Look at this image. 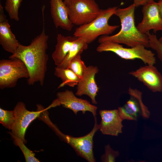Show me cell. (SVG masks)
<instances>
[{"instance_id": "obj_25", "label": "cell", "mask_w": 162, "mask_h": 162, "mask_svg": "<svg viewBox=\"0 0 162 162\" xmlns=\"http://www.w3.org/2000/svg\"><path fill=\"white\" fill-rule=\"evenodd\" d=\"M104 150V153L100 157L101 161L102 162H115L116 159L119 155V151L113 150L109 144L105 146Z\"/></svg>"}, {"instance_id": "obj_22", "label": "cell", "mask_w": 162, "mask_h": 162, "mask_svg": "<svg viewBox=\"0 0 162 162\" xmlns=\"http://www.w3.org/2000/svg\"><path fill=\"white\" fill-rule=\"evenodd\" d=\"M16 144L20 148L22 152L26 162H39V160L35 157V154L26 146L24 143L19 138L12 135Z\"/></svg>"}, {"instance_id": "obj_29", "label": "cell", "mask_w": 162, "mask_h": 162, "mask_svg": "<svg viewBox=\"0 0 162 162\" xmlns=\"http://www.w3.org/2000/svg\"><path fill=\"white\" fill-rule=\"evenodd\" d=\"M159 41L162 44V35L161 36V37L159 38V39H158Z\"/></svg>"}, {"instance_id": "obj_27", "label": "cell", "mask_w": 162, "mask_h": 162, "mask_svg": "<svg viewBox=\"0 0 162 162\" xmlns=\"http://www.w3.org/2000/svg\"><path fill=\"white\" fill-rule=\"evenodd\" d=\"M160 14L162 18V0H159L158 2Z\"/></svg>"}, {"instance_id": "obj_6", "label": "cell", "mask_w": 162, "mask_h": 162, "mask_svg": "<svg viewBox=\"0 0 162 162\" xmlns=\"http://www.w3.org/2000/svg\"><path fill=\"white\" fill-rule=\"evenodd\" d=\"M67 6L70 20L73 25L79 26L94 20L100 10L94 0H71Z\"/></svg>"}, {"instance_id": "obj_8", "label": "cell", "mask_w": 162, "mask_h": 162, "mask_svg": "<svg viewBox=\"0 0 162 162\" xmlns=\"http://www.w3.org/2000/svg\"><path fill=\"white\" fill-rule=\"evenodd\" d=\"M128 93L131 98L123 107L118 108L119 114L124 120L136 121L140 116L148 118L150 112L142 100V93L136 89L129 88Z\"/></svg>"}, {"instance_id": "obj_23", "label": "cell", "mask_w": 162, "mask_h": 162, "mask_svg": "<svg viewBox=\"0 0 162 162\" xmlns=\"http://www.w3.org/2000/svg\"><path fill=\"white\" fill-rule=\"evenodd\" d=\"M15 121L13 110L0 108V123L6 128L11 130Z\"/></svg>"}, {"instance_id": "obj_4", "label": "cell", "mask_w": 162, "mask_h": 162, "mask_svg": "<svg viewBox=\"0 0 162 162\" xmlns=\"http://www.w3.org/2000/svg\"><path fill=\"white\" fill-rule=\"evenodd\" d=\"M96 50L100 52H111L125 60L140 59L147 65H154L156 63L154 54L142 45L127 48L120 44L107 41L100 43Z\"/></svg>"}, {"instance_id": "obj_15", "label": "cell", "mask_w": 162, "mask_h": 162, "mask_svg": "<svg viewBox=\"0 0 162 162\" xmlns=\"http://www.w3.org/2000/svg\"><path fill=\"white\" fill-rule=\"evenodd\" d=\"M0 44L5 51L14 54L17 49L20 43L10 28L1 3H0Z\"/></svg>"}, {"instance_id": "obj_13", "label": "cell", "mask_w": 162, "mask_h": 162, "mask_svg": "<svg viewBox=\"0 0 162 162\" xmlns=\"http://www.w3.org/2000/svg\"><path fill=\"white\" fill-rule=\"evenodd\" d=\"M99 71L97 66L90 65L86 67L82 76L77 84L76 95L80 96L83 95L88 96L92 103L97 104L95 98L99 91L95 82V75Z\"/></svg>"}, {"instance_id": "obj_5", "label": "cell", "mask_w": 162, "mask_h": 162, "mask_svg": "<svg viewBox=\"0 0 162 162\" xmlns=\"http://www.w3.org/2000/svg\"><path fill=\"white\" fill-rule=\"evenodd\" d=\"M0 61V88H12L16 86L21 78L29 77L28 69L24 62L17 58Z\"/></svg>"}, {"instance_id": "obj_17", "label": "cell", "mask_w": 162, "mask_h": 162, "mask_svg": "<svg viewBox=\"0 0 162 162\" xmlns=\"http://www.w3.org/2000/svg\"><path fill=\"white\" fill-rule=\"evenodd\" d=\"M77 38L74 36H64L61 34L57 35L55 49L52 55L55 64L56 66L60 64L64 60L73 42Z\"/></svg>"}, {"instance_id": "obj_21", "label": "cell", "mask_w": 162, "mask_h": 162, "mask_svg": "<svg viewBox=\"0 0 162 162\" xmlns=\"http://www.w3.org/2000/svg\"><path fill=\"white\" fill-rule=\"evenodd\" d=\"M22 0H6L5 9L11 19L19 20V9Z\"/></svg>"}, {"instance_id": "obj_24", "label": "cell", "mask_w": 162, "mask_h": 162, "mask_svg": "<svg viewBox=\"0 0 162 162\" xmlns=\"http://www.w3.org/2000/svg\"><path fill=\"white\" fill-rule=\"evenodd\" d=\"M146 34L148 37L149 47L155 51L158 58L162 62V44L159 41L155 34H151L149 32Z\"/></svg>"}, {"instance_id": "obj_16", "label": "cell", "mask_w": 162, "mask_h": 162, "mask_svg": "<svg viewBox=\"0 0 162 162\" xmlns=\"http://www.w3.org/2000/svg\"><path fill=\"white\" fill-rule=\"evenodd\" d=\"M50 14L54 25L68 31L71 30L73 24L70 20L67 7L62 0H50Z\"/></svg>"}, {"instance_id": "obj_19", "label": "cell", "mask_w": 162, "mask_h": 162, "mask_svg": "<svg viewBox=\"0 0 162 162\" xmlns=\"http://www.w3.org/2000/svg\"><path fill=\"white\" fill-rule=\"evenodd\" d=\"M88 44L85 40L80 38H77L73 42L67 56L63 62L57 66L63 68H68L70 61L80 52L88 48Z\"/></svg>"}, {"instance_id": "obj_1", "label": "cell", "mask_w": 162, "mask_h": 162, "mask_svg": "<svg viewBox=\"0 0 162 162\" xmlns=\"http://www.w3.org/2000/svg\"><path fill=\"white\" fill-rule=\"evenodd\" d=\"M48 35L43 27L41 32L33 39L28 46L19 44L15 52L9 58H17L26 66L29 73L27 83L29 85L39 82L44 84L49 59L46 52L48 48Z\"/></svg>"}, {"instance_id": "obj_18", "label": "cell", "mask_w": 162, "mask_h": 162, "mask_svg": "<svg viewBox=\"0 0 162 162\" xmlns=\"http://www.w3.org/2000/svg\"><path fill=\"white\" fill-rule=\"evenodd\" d=\"M54 74L56 77L61 78L62 81L58 88L65 86L74 87L77 85L80 80L76 74L68 68H63L56 66L55 68Z\"/></svg>"}, {"instance_id": "obj_3", "label": "cell", "mask_w": 162, "mask_h": 162, "mask_svg": "<svg viewBox=\"0 0 162 162\" xmlns=\"http://www.w3.org/2000/svg\"><path fill=\"white\" fill-rule=\"evenodd\" d=\"M118 7L114 6L105 9H100L97 17L89 23L80 26L75 29L74 37L84 39L89 44L100 35H108L119 27V25H110L108 21L116 12Z\"/></svg>"}, {"instance_id": "obj_20", "label": "cell", "mask_w": 162, "mask_h": 162, "mask_svg": "<svg viewBox=\"0 0 162 162\" xmlns=\"http://www.w3.org/2000/svg\"><path fill=\"white\" fill-rule=\"evenodd\" d=\"M80 52L69 62L67 68L71 70L80 78H81L84 71L86 67L81 59Z\"/></svg>"}, {"instance_id": "obj_9", "label": "cell", "mask_w": 162, "mask_h": 162, "mask_svg": "<svg viewBox=\"0 0 162 162\" xmlns=\"http://www.w3.org/2000/svg\"><path fill=\"white\" fill-rule=\"evenodd\" d=\"M56 96L57 98L49 106L50 108L61 105L64 107L72 110L76 115L80 111L83 114L86 111L90 112L94 117L97 115L96 106L86 100L77 98L71 91L66 90L58 92L56 94Z\"/></svg>"}, {"instance_id": "obj_26", "label": "cell", "mask_w": 162, "mask_h": 162, "mask_svg": "<svg viewBox=\"0 0 162 162\" xmlns=\"http://www.w3.org/2000/svg\"><path fill=\"white\" fill-rule=\"evenodd\" d=\"M151 0H133L134 4L136 7L143 6Z\"/></svg>"}, {"instance_id": "obj_12", "label": "cell", "mask_w": 162, "mask_h": 162, "mask_svg": "<svg viewBox=\"0 0 162 162\" xmlns=\"http://www.w3.org/2000/svg\"><path fill=\"white\" fill-rule=\"evenodd\" d=\"M129 74L142 82L152 92H162V75L154 65L141 66Z\"/></svg>"}, {"instance_id": "obj_14", "label": "cell", "mask_w": 162, "mask_h": 162, "mask_svg": "<svg viewBox=\"0 0 162 162\" xmlns=\"http://www.w3.org/2000/svg\"><path fill=\"white\" fill-rule=\"evenodd\" d=\"M101 121L99 130L104 135L117 136L122 133L123 120L118 109L100 110L99 112Z\"/></svg>"}, {"instance_id": "obj_28", "label": "cell", "mask_w": 162, "mask_h": 162, "mask_svg": "<svg viewBox=\"0 0 162 162\" xmlns=\"http://www.w3.org/2000/svg\"><path fill=\"white\" fill-rule=\"evenodd\" d=\"M64 2L65 3L67 6L70 3L71 0H63Z\"/></svg>"}, {"instance_id": "obj_11", "label": "cell", "mask_w": 162, "mask_h": 162, "mask_svg": "<svg viewBox=\"0 0 162 162\" xmlns=\"http://www.w3.org/2000/svg\"><path fill=\"white\" fill-rule=\"evenodd\" d=\"M143 18L136 27L142 34L152 30L154 33L162 31V18L159 12L158 2L151 0L143 5Z\"/></svg>"}, {"instance_id": "obj_7", "label": "cell", "mask_w": 162, "mask_h": 162, "mask_svg": "<svg viewBox=\"0 0 162 162\" xmlns=\"http://www.w3.org/2000/svg\"><path fill=\"white\" fill-rule=\"evenodd\" d=\"M38 111H31L28 110L25 104L22 102H18L13 110L15 121L9 133L20 138L24 143L26 142L25 136L26 129L31 123L42 113L43 108L38 105Z\"/></svg>"}, {"instance_id": "obj_10", "label": "cell", "mask_w": 162, "mask_h": 162, "mask_svg": "<svg viewBox=\"0 0 162 162\" xmlns=\"http://www.w3.org/2000/svg\"><path fill=\"white\" fill-rule=\"evenodd\" d=\"M94 124L92 130L86 135L76 137L65 135L64 141L73 148L77 154L88 162H95L93 152V137L96 132L99 129L97 118L94 117Z\"/></svg>"}, {"instance_id": "obj_2", "label": "cell", "mask_w": 162, "mask_h": 162, "mask_svg": "<svg viewBox=\"0 0 162 162\" xmlns=\"http://www.w3.org/2000/svg\"><path fill=\"white\" fill-rule=\"evenodd\" d=\"M135 5L133 3L124 8H118L114 15L119 19L121 24L120 31L114 35L101 36L98 42L100 43L109 41L124 44L128 47H133L142 45L149 47V40L146 34L141 33L135 26L134 11Z\"/></svg>"}]
</instances>
